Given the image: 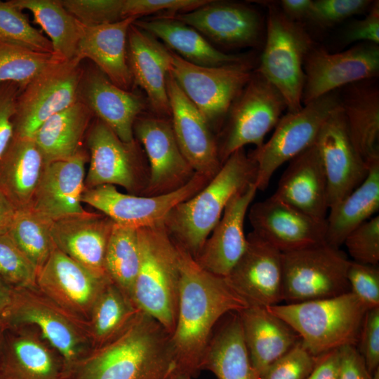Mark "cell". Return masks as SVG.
<instances>
[{
  "label": "cell",
  "mask_w": 379,
  "mask_h": 379,
  "mask_svg": "<svg viewBox=\"0 0 379 379\" xmlns=\"http://www.w3.org/2000/svg\"><path fill=\"white\" fill-rule=\"evenodd\" d=\"M110 281L55 247L37 271L36 284L57 304L88 323L96 300Z\"/></svg>",
  "instance_id": "obj_17"
},
{
  "label": "cell",
  "mask_w": 379,
  "mask_h": 379,
  "mask_svg": "<svg viewBox=\"0 0 379 379\" xmlns=\"http://www.w3.org/2000/svg\"><path fill=\"white\" fill-rule=\"evenodd\" d=\"M239 314L244 343L259 377L300 340L289 325L267 307L248 306Z\"/></svg>",
  "instance_id": "obj_32"
},
{
  "label": "cell",
  "mask_w": 379,
  "mask_h": 379,
  "mask_svg": "<svg viewBox=\"0 0 379 379\" xmlns=\"http://www.w3.org/2000/svg\"><path fill=\"white\" fill-rule=\"evenodd\" d=\"M347 279L352 292L368 309L379 307V268L378 265L350 260Z\"/></svg>",
  "instance_id": "obj_49"
},
{
  "label": "cell",
  "mask_w": 379,
  "mask_h": 379,
  "mask_svg": "<svg viewBox=\"0 0 379 379\" xmlns=\"http://www.w3.org/2000/svg\"><path fill=\"white\" fill-rule=\"evenodd\" d=\"M139 264L138 229L114 222L106 250L105 270L109 279L131 300Z\"/></svg>",
  "instance_id": "obj_40"
},
{
  "label": "cell",
  "mask_w": 379,
  "mask_h": 379,
  "mask_svg": "<svg viewBox=\"0 0 379 379\" xmlns=\"http://www.w3.org/2000/svg\"><path fill=\"white\" fill-rule=\"evenodd\" d=\"M114 222L102 213L85 212L52 222L55 247L95 274L108 277L105 260Z\"/></svg>",
  "instance_id": "obj_26"
},
{
  "label": "cell",
  "mask_w": 379,
  "mask_h": 379,
  "mask_svg": "<svg viewBox=\"0 0 379 379\" xmlns=\"http://www.w3.org/2000/svg\"><path fill=\"white\" fill-rule=\"evenodd\" d=\"M315 145L326 178L329 209L364 181L368 166L352 145L340 107L324 124Z\"/></svg>",
  "instance_id": "obj_20"
},
{
  "label": "cell",
  "mask_w": 379,
  "mask_h": 379,
  "mask_svg": "<svg viewBox=\"0 0 379 379\" xmlns=\"http://www.w3.org/2000/svg\"><path fill=\"white\" fill-rule=\"evenodd\" d=\"M171 15L224 46H253L260 39V15L243 4L210 0L193 11Z\"/></svg>",
  "instance_id": "obj_23"
},
{
  "label": "cell",
  "mask_w": 379,
  "mask_h": 379,
  "mask_svg": "<svg viewBox=\"0 0 379 379\" xmlns=\"http://www.w3.org/2000/svg\"><path fill=\"white\" fill-rule=\"evenodd\" d=\"M364 361L356 346L339 349V367L337 379H371Z\"/></svg>",
  "instance_id": "obj_54"
},
{
  "label": "cell",
  "mask_w": 379,
  "mask_h": 379,
  "mask_svg": "<svg viewBox=\"0 0 379 379\" xmlns=\"http://www.w3.org/2000/svg\"><path fill=\"white\" fill-rule=\"evenodd\" d=\"M92 115L88 107L79 100L37 128L32 138L46 163L70 158L81 149Z\"/></svg>",
  "instance_id": "obj_37"
},
{
  "label": "cell",
  "mask_w": 379,
  "mask_h": 379,
  "mask_svg": "<svg viewBox=\"0 0 379 379\" xmlns=\"http://www.w3.org/2000/svg\"><path fill=\"white\" fill-rule=\"evenodd\" d=\"M0 317L6 327L35 328L62 359L63 377L91 350L87 321L57 304L36 286L13 288L11 301Z\"/></svg>",
  "instance_id": "obj_6"
},
{
  "label": "cell",
  "mask_w": 379,
  "mask_h": 379,
  "mask_svg": "<svg viewBox=\"0 0 379 379\" xmlns=\"http://www.w3.org/2000/svg\"><path fill=\"white\" fill-rule=\"evenodd\" d=\"M46 164L33 138L14 136L0 157V190L16 210L30 208Z\"/></svg>",
  "instance_id": "obj_33"
},
{
  "label": "cell",
  "mask_w": 379,
  "mask_h": 379,
  "mask_svg": "<svg viewBox=\"0 0 379 379\" xmlns=\"http://www.w3.org/2000/svg\"><path fill=\"white\" fill-rule=\"evenodd\" d=\"M288 162L272 197L312 217L326 220L327 181L315 142Z\"/></svg>",
  "instance_id": "obj_28"
},
{
  "label": "cell",
  "mask_w": 379,
  "mask_h": 379,
  "mask_svg": "<svg viewBox=\"0 0 379 379\" xmlns=\"http://www.w3.org/2000/svg\"><path fill=\"white\" fill-rule=\"evenodd\" d=\"M203 370L212 372L218 379H260L244 343L239 312L225 314L217 324L206 348Z\"/></svg>",
  "instance_id": "obj_35"
},
{
  "label": "cell",
  "mask_w": 379,
  "mask_h": 379,
  "mask_svg": "<svg viewBox=\"0 0 379 379\" xmlns=\"http://www.w3.org/2000/svg\"><path fill=\"white\" fill-rule=\"evenodd\" d=\"M79 100L124 142L135 140L133 126L145 108L143 99L119 88L98 68L84 72Z\"/></svg>",
  "instance_id": "obj_27"
},
{
  "label": "cell",
  "mask_w": 379,
  "mask_h": 379,
  "mask_svg": "<svg viewBox=\"0 0 379 379\" xmlns=\"http://www.w3.org/2000/svg\"><path fill=\"white\" fill-rule=\"evenodd\" d=\"M357 345V348L372 375L379 369V307L367 310Z\"/></svg>",
  "instance_id": "obj_51"
},
{
  "label": "cell",
  "mask_w": 379,
  "mask_h": 379,
  "mask_svg": "<svg viewBox=\"0 0 379 379\" xmlns=\"http://www.w3.org/2000/svg\"><path fill=\"white\" fill-rule=\"evenodd\" d=\"M133 133L142 145L149 164L147 196L166 194L187 183L195 171L182 154L171 121L154 117H138Z\"/></svg>",
  "instance_id": "obj_16"
},
{
  "label": "cell",
  "mask_w": 379,
  "mask_h": 379,
  "mask_svg": "<svg viewBox=\"0 0 379 379\" xmlns=\"http://www.w3.org/2000/svg\"><path fill=\"white\" fill-rule=\"evenodd\" d=\"M0 379H63L62 361L35 328L6 327Z\"/></svg>",
  "instance_id": "obj_25"
},
{
  "label": "cell",
  "mask_w": 379,
  "mask_h": 379,
  "mask_svg": "<svg viewBox=\"0 0 379 379\" xmlns=\"http://www.w3.org/2000/svg\"><path fill=\"white\" fill-rule=\"evenodd\" d=\"M138 19L131 17L95 26L79 22L77 57L92 60L113 84L126 91L133 81L127 58L128 33Z\"/></svg>",
  "instance_id": "obj_30"
},
{
  "label": "cell",
  "mask_w": 379,
  "mask_h": 379,
  "mask_svg": "<svg viewBox=\"0 0 379 379\" xmlns=\"http://www.w3.org/2000/svg\"><path fill=\"white\" fill-rule=\"evenodd\" d=\"M244 254L225 277L248 306L267 307L283 300L282 253L253 232Z\"/></svg>",
  "instance_id": "obj_18"
},
{
  "label": "cell",
  "mask_w": 379,
  "mask_h": 379,
  "mask_svg": "<svg viewBox=\"0 0 379 379\" xmlns=\"http://www.w3.org/2000/svg\"><path fill=\"white\" fill-rule=\"evenodd\" d=\"M339 349L318 357L317 363L306 379H337Z\"/></svg>",
  "instance_id": "obj_55"
},
{
  "label": "cell",
  "mask_w": 379,
  "mask_h": 379,
  "mask_svg": "<svg viewBox=\"0 0 379 379\" xmlns=\"http://www.w3.org/2000/svg\"><path fill=\"white\" fill-rule=\"evenodd\" d=\"M299 335L316 357L347 345H357L368 309L352 293L267 307Z\"/></svg>",
  "instance_id": "obj_5"
},
{
  "label": "cell",
  "mask_w": 379,
  "mask_h": 379,
  "mask_svg": "<svg viewBox=\"0 0 379 379\" xmlns=\"http://www.w3.org/2000/svg\"><path fill=\"white\" fill-rule=\"evenodd\" d=\"M166 88L171 124L182 154L195 173L213 178L222 164L211 126L169 73Z\"/></svg>",
  "instance_id": "obj_21"
},
{
  "label": "cell",
  "mask_w": 379,
  "mask_h": 379,
  "mask_svg": "<svg viewBox=\"0 0 379 379\" xmlns=\"http://www.w3.org/2000/svg\"><path fill=\"white\" fill-rule=\"evenodd\" d=\"M210 0H124V16L139 19L142 15L159 12L186 13L209 2Z\"/></svg>",
  "instance_id": "obj_50"
},
{
  "label": "cell",
  "mask_w": 379,
  "mask_h": 379,
  "mask_svg": "<svg viewBox=\"0 0 379 379\" xmlns=\"http://www.w3.org/2000/svg\"><path fill=\"white\" fill-rule=\"evenodd\" d=\"M6 329V326L2 319L0 317V353L4 342V334Z\"/></svg>",
  "instance_id": "obj_59"
},
{
  "label": "cell",
  "mask_w": 379,
  "mask_h": 379,
  "mask_svg": "<svg viewBox=\"0 0 379 379\" xmlns=\"http://www.w3.org/2000/svg\"><path fill=\"white\" fill-rule=\"evenodd\" d=\"M51 224L31 208L17 210L6 233L37 271L55 248Z\"/></svg>",
  "instance_id": "obj_41"
},
{
  "label": "cell",
  "mask_w": 379,
  "mask_h": 379,
  "mask_svg": "<svg viewBox=\"0 0 379 379\" xmlns=\"http://www.w3.org/2000/svg\"><path fill=\"white\" fill-rule=\"evenodd\" d=\"M13 293V288L0 279V314L8 305Z\"/></svg>",
  "instance_id": "obj_58"
},
{
  "label": "cell",
  "mask_w": 379,
  "mask_h": 379,
  "mask_svg": "<svg viewBox=\"0 0 379 379\" xmlns=\"http://www.w3.org/2000/svg\"><path fill=\"white\" fill-rule=\"evenodd\" d=\"M313 42L303 26L268 5L266 39L256 70L281 94L288 112L302 108L305 59Z\"/></svg>",
  "instance_id": "obj_7"
},
{
  "label": "cell",
  "mask_w": 379,
  "mask_h": 379,
  "mask_svg": "<svg viewBox=\"0 0 379 379\" xmlns=\"http://www.w3.org/2000/svg\"><path fill=\"white\" fill-rule=\"evenodd\" d=\"M140 264L132 291L137 308L171 334L176 323L180 266L175 241L164 222L138 229Z\"/></svg>",
  "instance_id": "obj_4"
},
{
  "label": "cell",
  "mask_w": 379,
  "mask_h": 379,
  "mask_svg": "<svg viewBox=\"0 0 379 379\" xmlns=\"http://www.w3.org/2000/svg\"><path fill=\"white\" fill-rule=\"evenodd\" d=\"M211 179L195 173L190 180L180 188L154 196L124 194L114 185H103L86 189L82 202L100 211L118 225L139 229L163 222L175 206L194 196Z\"/></svg>",
  "instance_id": "obj_13"
},
{
  "label": "cell",
  "mask_w": 379,
  "mask_h": 379,
  "mask_svg": "<svg viewBox=\"0 0 379 379\" xmlns=\"http://www.w3.org/2000/svg\"><path fill=\"white\" fill-rule=\"evenodd\" d=\"M180 281L175 326L171 334L173 371L167 379L193 378L202 371L209 340L218 321L227 314L240 312L247 302L225 277L201 267L177 242Z\"/></svg>",
  "instance_id": "obj_1"
},
{
  "label": "cell",
  "mask_w": 379,
  "mask_h": 379,
  "mask_svg": "<svg viewBox=\"0 0 379 379\" xmlns=\"http://www.w3.org/2000/svg\"><path fill=\"white\" fill-rule=\"evenodd\" d=\"M311 4V0H282L280 9L288 18L299 22L304 18L307 19Z\"/></svg>",
  "instance_id": "obj_56"
},
{
  "label": "cell",
  "mask_w": 379,
  "mask_h": 379,
  "mask_svg": "<svg viewBox=\"0 0 379 379\" xmlns=\"http://www.w3.org/2000/svg\"><path fill=\"white\" fill-rule=\"evenodd\" d=\"M134 24L163 41L174 53L190 63L213 67L248 62L245 57L218 50L198 31L173 15L138 19Z\"/></svg>",
  "instance_id": "obj_34"
},
{
  "label": "cell",
  "mask_w": 379,
  "mask_h": 379,
  "mask_svg": "<svg viewBox=\"0 0 379 379\" xmlns=\"http://www.w3.org/2000/svg\"><path fill=\"white\" fill-rule=\"evenodd\" d=\"M370 0H315L307 19L321 27H330L343 20L361 13L372 5Z\"/></svg>",
  "instance_id": "obj_48"
},
{
  "label": "cell",
  "mask_w": 379,
  "mask_h": 379,
  "mask_svg": "<svg viewBox=\"0 0 379 379\" xmlns=\"http://www.w3.org/2000/svg\"><path fill=\"white\" fill-rule=\"evenodd\" d=\"M37 269L7 234H0V279L13 288L36 286Z\"/></svg>",
  "instance_id": "obj_44"
},
{
  "label": "cell",
  "mask_w": 379,
  "mask_h": 379,
  "mask_svg": "<svg viewBox=\"0 0 379 379\" xmlns=\"http://www.w3.org/2000/svg\"><path fill=\"white\" fill-rule=\"evenodd\" d=\"M340 105L354 147L368 166L379 159V86L376 78L341 88Z\"/></svg>",
  "instance_id": "obj_31"
},
{
  "label": "cell",
  "mask_w": 379,
  "mask_h": 379,
  "mask_svg": "<svg viewBox=\"0 0 379 379\" xmlns=\"http://www.w3.org/2000/svg\"><path fill=\"white\" fill-rule=\"evenodd\" d=\"M253 232L281 253L326 243V221L312 217L272 196L250 206Z\"/></svg>",
  "instance_id": "obj_19"
},
{
  "label": "cell",
  "mask_w": 379,
  "mask_h": 379,
  "mask_svg": "<svg viewBox=\"0 0 379 379\" xmlns=\"http://www.w3.org/2000/svg\"><path fill=\"white\" fill-rule=\"evenodd\" d=\"M89 166L86 189L103 185H119L135 193L145 190L140 154L135 140L123 142L104 122L97 119L88 128Z\"/></svg>",
  "instance_id": "obj_15"
},
{
  "label": "cell",
  "mask_w": 379,
  "mask_h": 379,
  "mask_svg": "<svg viewBox=\"0 0 379 379\" xmlns=\"http://www.w3.org/2000/svg\"><path fill=\"white\" fill-rule=\"evenodd\" d=\"M64 8L81 24L95 26L123 19L124 0H60Z\"/></svg>",
  "instance_id": "obj_46"
},
{
  "label": "cell",
  "mask_w": 379,
  "mask_h": 379,
  "mask_svg": "<svg viewBox=\"0 0 379 379\" xmlns=\"http://www.w3.org/2000/svg\"><path fill=\"white\" fill-rule=\"evenodd\" d=\"M87 160L81 149L70 158L46 163L30 208L51 222L86 212L82 195Z\"/></svg>",
  "instance_id": "obj_22"
},
{
  "label": "cell",
  "mask_w": 379,
  "mask_h": 379,
  "mask_svg": "<svg viewBox=\"0 0 379 379\" xmlns=\"http://www.w3.org/2000/svg\"><path fill=\"white\" fill-rule=\"evenodd\" d=\"M16 211V208L0 190V234L7 233Z\"/></svg>",
  "instance_id": "obj_57"
},
{
  "label": "cell",
  "mask_w": 379,
  "mask_h": 379,
  "mask_svg": "<svg viewBox=\"0 0 379 379\" xmlns=\"http://www.w3.org/2000/svg\"><path fill=\"white\" fill-rule=\"evenodd\" d=\"M379 210V159L368 164L364 181L350 194L328 209L326 243L335 248L348 234Z\"/></svg>",
  "instance_id": "obj_36"
},
{
  "label": "cell",
  "mask_w": 379,
  "mask_h": 379,
  "mask_svg": "<svg viewBox=\"0 0 379 379\" xmlns=\"http://www.w3.org/2000/svg\"><path fill=\"white\" fill-rule=\"evenodd\" d=\"M23 89L16 83H0V157L14 138L17 100Z\"/></svg>",
  "instance_id": "obj_52"
},
{
  "label": "cell",
  "mask_w": 379,
  "mask_h": 379,
  "mask_svg": "<svg viewBox=\"0 0 379 379\" xmlns=\"http://www.w3.org/2000/svg\"><path fill=\"white\" fill-rule=\"evenodd\" d=\"M318 357L312 354L300 340L284 355L271 364L260 379H306Z\"/></svg>",
  "instance_id": "obj_45"
},
{
  "label": "cell",
  "mask_w": 379,
  "mask_h": 379,
  "mask_svg": "<svg viewBox=\"0 0 379 379\" xmlns=\"http://www.w3.org/2000/svg\"><path fill=\"white\" fill-rule=\"evenodd\" d=\"M282 291L286 303L329 298L350 292V260L340 248L322 243L282 253Z\"/></svg>",
  "instance_id": "obj_9"
},
{
  "label": "cell",
  "mask_w": 379,
  "mask_h": 379,
  "mask_svg": "<svg viewBox=\"0 0 379 379\" xmlns=\"http://www.w3.org/2000/svg\"><path fill=\"white\" fill-rule=\"evenodd\" d=\"M0 41L54 54L49 39L31 25L22 11L9 1H0Z\"/></svg>",
  "instance_id": "obj_43"
},
{
  "label": "cell",
  "mask_w": 379,
  "mask_h": 379,
  "mask_svg": "<svg viewBox=\"0 0 379 379\" xmlns=\"http://www.w3.org/2000/svg\"><path fill=\"white\" fill-rule=\"evenodd\" d=\"M303 69L302 103L305 105L347 85L378 77L379 46L364 42L335 53L312 46Z\"/></svg>",
  "instance_id": "obj_14"
},
{
  "label": "cell",
  "mask_w": 379,
  "mask_h": 379,
  "mask_svg": "<svg viewBox=\"0 0 379 379\" xmlns=\"http://www.w3.org/2000/svg\"><path fill=\"white\" fill-rule=\"evenodd\" d=\"M287 109L279 91L255 71L228 112L227 124L218 145L222 164L246 145L260 147Z\"/></svg>",
  "instance_id": "obj_12"
},
{
  "label": "cell",
  "mask_w": 379,
  "mask_h": 379,
  "mask_svg": "<svg viewBox=\"0 0 379 379\" xmlns=\"http://www.w3.org/2000/svg\"><path fill=\"white\" fill-rule=\"evenodd\" d=\"M257 167L244 148L232 153L198 193L175 206L164 224L172 239L194 258L237 192L254 182Z\"/></svg>",
  "instance_id": "obj_3"
},
{
  "label": "cell",
  "mask_w": 379,
  "mask_h": 379,
  "mask_svg": "<svg viewBox=\"0 0 379 379\" xmlns=\"http://www.w3.org/2000/svg\"><path fill=\"white\" fill-rule=\"evenodd\" d=\"M127 58L133 81L145 92L154 112L171 115L166 88L169 72L167 47L133 22L128 33Z\"/></svg>",
  "instance_id": "obj_29"
},
{
  "label": "cell",
  "mask_w": 379,
  "mask_h": 379,
  "mask_svg": "<svg viewBox=\"0 0 379 379\" xmlns=\"http://www.w3.org/2000/svg\"><path fill=\"white\" fill-rule=\"evenodd\" d=\"M371 379H379V369H378L373 375Z\"/></svg>",
  "instance_id": "obj_60"
},
{
  "label": "cell",
  "mask_w": 379,
  "mask_h": 379,
  "mask_svg": "<svg viewBox=\"0 0 379 379\" xmlns=\"http://www.w3.org/2000/svg\"><path fill=\"white\" fill-rule=\"evenodd\" d=\"M173 371L171 333L140 311L121 334L91 349L63 379H167Z\"/></svg>",
  "instance_id": "obj_2"
},
{
  "label": "cell",
  "mask_w": 379,
  "mask_h": 379,
  "mask_svg": "<svg viewBox=\"0 0 379 379\" xmlns=\"http://www.w3.org/2000/svg\"><path fill=\"white\" fill-rule=\"evenodd\" d=\"M168 51V73L211 128L220 126L233 102L252 77L249 62L204 67L187 62Z\"/></svg>",
  "instance_id": "obj_10"
},
{
  "label": "cell",
  "mask_w": 379,
  "mask_h": 379,
  "mask_svg": "<svg viewBox=\"0 0 379 379\" xmlns=\"http://www.w3.org/2000/svg\"><path fill=\"white\" fill-rule=\"evenodd\" d=\"M340 107L336 90L280 118L270 139L248 154L256 164L255 185L258 190H265L281 166L315 142L324 124Z\"/></svg>",
  "instance_id": "obj_8"
},
{
  "label": "cell",
  "mask_w": 379,
  "mask_h": 379,
  "mask_svg": "<svg viewBox=\"0 0 379 379\" xmlns=\"http://www.w3.org/2000/svg\"><path fill=\"white\" fill-rule=\"evenodd\" d=\"M171 379H192V378L186 377V376H179V377L173 378Z\"/></svg>",
  "instance_id": "obj_61"
},
{
  "label": "cell",
  "mask_w": 379,
  "mask_h": 379,
  "mask_svg": "<svg viewBox=\"0 0 379 379\" xmlns=\"http://www.w3.org/2000/svg\"><path fill=\"white\" fill-rule=\"evenodd\" d=\"M58 59L61 58L55 54L36 52L0 41V83L13 82L25 88Z\"/></svg>",
  "instance_id": "obj_42"
},
{
  "label": "cell",
  "mask_w": 379,
  "mask_h": 379,
  "mask_svg": "<svg viewBox=\"0 0 379 379\" xmlns=\"http://www.w3.org/2000/svg\"><path fill=\"white\" fill-rule=\"evenodd\" d=\"M347 43L363 41L379 44V1L372 3L368 15L362 20L352 22L344 35Z\"/></svg>",
  "instance_id": "obj_53"
},
{
  "label": "cell",
  "mask_w": 379,
  "mask_h": 379,
  "mask_svg": "<svg viewBox=\"0 0 379 379\" xmlns=\"http://www.w3.org/2000/svg\"><path fill=\"white\" fill-rule=\"evenodd\" d=\"M20 9L32 13L34 22L48 36L54 54L63 60L77 57L79 22L64 8L60 0H10Z\"/></svg>",
  "instance_id": "obj_39"
},
{
  "label": "cell",
  "mask_w": 379,
  "mask_h": 379,
  "mask_svg": "<svg viewBox=\"0 0 379 379\" xmlns=\"http://www.w3.org/2000/svg\"><path fill=\"white\" fill-rule=\"evenodd\" d=\"M258 190L254 182L234 194L194 260L204 270L226 277L247 246L244 220Z\"/></svg>",
  "instance_id": "obj_24"
},
{
  "label": "cell",
  "mask_w": 379,
  "mask_h": 379,
  "mask_svg": "<svg viewBox=\"0 0 379 379\" xmlns=\"http://www.w3.org/2000/svg\"><path fill=\"white\" fill-rule=\"evenodd\" d=\"M140 311L126 294L112 281L109 282L96 300L88 320L91 349L118 337Z\"/></svg>",
  "instance_id": "obj_38"
},
{
  "label": "cell",
  "mask_w": 379,
  "mask_h": 379,
  "mask_svg": "<svg viewBox=\"0 0 379 379\" xmlns=\"http://www.w3.org/2000/svg\"><path fill=\"white\" fill-rule=\"evenodd\" d=\"M81 61L58 59L24 88L17 100L14 136L32 138L45 121L79 100Z\"/></svg>",
  "instance_id": "obj_11"
},
{
  "label": "cell",
  "mask_w": 379,
  "mask_h": 379,
  "mask_svg": "<svg viewBox=\"0 0 379 379\" xmlns=\"http://www.w3.org/2000/svg\"><path fill=\"white\" fill-rule=\"evenodd\" d=\"M345 245L353 261L378 265L379 262V216L366 220L345 238Z\"/></svg>",
  "instance_id": "obj_47"
}]
</instances>
